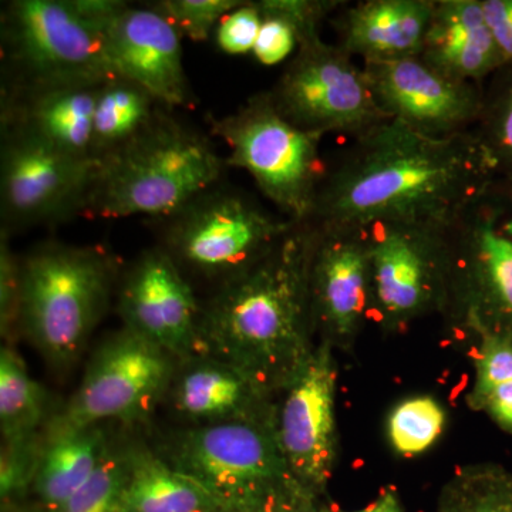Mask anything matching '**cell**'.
Wrapping results in <instances>:
<instances>
[{"mask_svg": "<svg viewBox=\"0 0 512 512\" xmlns=\"http://www.w3.org/2000/svg\"><path fill=\"white\" fill-rule=\"evenodd\" d=\"M436 0L346 2L329 20L338 45L362 63L420 56Z\"/></svg>", "mask_w": 512, "mask_h": 512, "instance_id": "obj_21", "label": "cell"}, {"mask_svg": "<svg viewBox=\"0 0 512 512\" xmlns=\"http://www.w3.org/2000/svg\"><path fill=\"white\" fill-rule=\"evenodd\" d=\"M330 346V340H323L286 387L275 423L289 471L312 494L328 484L336 458V370Z\"/></svg>", "mask_w": 512, "mask_h": 512, "instance_id": "obj_15", "label": "cell"}, {"mask_svg": "<svg viewBox=\"0 0 512 512\" xmlns=\"http://www.w3.org/2000/svg\"><path fill=\"white\" fill-rule=\"evenodd\" d=\"M208 124L228 148V167L247 171L278 214L293 222L312 220L329 171L320 154L323 136L286 120L269 92L254 94L225 116H208Z\"/></svg>", "mask_w": 512, "mask_h": 512, "instance_id": "obj_8", "label": "cell"}, {"mask_svg": "<svg viewBox=\"0 0 512 512\" xmlns=\"http://www.w3.org/2000/svg\"><path fill=\"white\" fill-rule=\"evenodd\" d=\"M45 396L16 350L0 352V426L5 443L33 439L45 410Z\"/></svg>", "mask_w": 512, "mask_h": 512, "instance_id": "obj_26", "label": "cell"}, {"mask_svg": "<svg viewBox=\"0 0 512 512\" xmlns=\"http://www.w3.org/2000/svg\"><path fill=\"white\" fill-rule=\"evenodd\" d=\"M346 512H406L404 511L402 501L394 490H384L372 504L357 511Z\"/></svg>", "mask_w": 512, "mask_h": 512, "instance_id": "obj_37", "label": "cell"}, {"mask_svg": "<svg viewBox=\"0 0 512 512\" xmlns=\"http://www.w3.org/2000/svg\"><path fill=\"white\" fill-rule=\"evenodd\" d=\"M130 477L123 512L225 511L210 491L194 478L146 450L128 451Z\"/></svg>", "mask_w": 512, "mask_h": 512, "instance_id": "obj_23", "label": "cell"}, {"mask_svg": "<svg viewBox=\"0 0 512 512\" xmlns=\"http://www.w3.org/2000/svg\"><path fill=\"white\" fill-rule=\"evenodd\" d=\"M109 451L99 426L50 436L33 480L40 500L50 511L62 507L96 473Z\"/></svg>", "mask_w": 512, "mask_h": 512, "instance_id": "obj_24", "label": "cell"}, {"mask_svg": "<svg viewBox=\"0 0 512 512\" xmlns=\"http://www.w3.org/2000/svg\"><path fill=\"white\" fill-rule=\"evenodd\" d=\"M153 221L158 248L185 278L218 282V288L255 265L296 224L224 181Z\"/></svg>", "mask_w": 512, "mask_h": 512, "instance_id": "obj_7", "label": "cell"}, {"mask_svg": "<svg viewBox=\"0 0 512 512\" xmlns=\"http://www.w3.org/2000/svg\"><path fill=\"white\" fill-rule=\"evenodd\" d=\"M104 46L117 77L143 87L168 109L194 106L183 63V36L154 3H124L104 28Z\"/></svg>", "mask_w": 512, "mask_h": 512, "instance_id": "obj_17", "label": "cell"}, {"mask_svg": "<svg viewBox=\"0 0 512 512\" xmlns=\"http://www.w3.org/2000/svg\"><path fill=\"white\" fill-rule=\"evenodd\" d=\"M127 328L156 343L175 359L201 355L202 305L191 282L163 249H147L127 269L119 289Z\"/></svg>", "mask_w": 512, "mask_h": 512, "instance_id": "obj_16", "label": "cell"}, {"mask_svg": "<svg viewBox=\"0 0 512 512\" xmlns=\"http://www.w3.org/2000/svg\"><path fill=\"white\" fill-rule=\"evenodd\" d=\"M5 444L0 470V490L2 498H10L22 491L30 480H35L43 448L37 451L33 439Z\"/></svg>", "mask_w": 512, "mask_h": 512, "instance_id": "obj_35", "label": "cell"}, {"mask_svg": "<svg viewBox=\"0 0 512 512\" xmlns=\"http://www.w3.org/2000/svg\"><path fill=\"white\" fill-rule=\"evenodd\" d=\"M315 222H296L255 265L202 305L201 355L234 367L262 392L288 387L311 356Z\"/></svg>", "mask_w": 512, "mask_h": 512, "instance_id": "obj_2", "label": "cell"}, {"mask_svg": "<svg viewBox=\"0 0 512 512\" xmlns=\"http://www.w3.org/2000/svg\"><path fill=\"white\" fill-rule=\"evenodd\" d=\"M284 512H332L328 508L318 507L315 504V494H308L302 497L301 500L296 501L295 504L291 505L288 510Z\"/></svg>", "mask_w": 512, "mask_h": 512, "instance_id": "obj_38", "label": "cell"}, {"mask_svg": "<svg viewBox=\"0 0 512 512\" xmlns=\"http://www.w3.org/2000/svg\"><path fill=\"white\" fill-rule=\"evenodd\" d=\"M101 84L0 96V126L37 138L66 156L93 161L94 110Z\"/></svg>", "mask_w": 512, "mask_h": 512, "instance_id": "obj_19", "label": "cell"}, {"mask_svg": "<svg viewBox=\"0 0 512 512\" xmlns=\"http://www.w3.org/2000/svg\"><path fill=\"white\" fill-rule=\"evenodd\" d=\"M318 227L311 271L313 326L326 340L348 342L372 306L365 228Z\"/></svg>", "mask_w": 512, "mask_h": 512, "instance_id": "obj_18", "label": "cell"}, {"mask_svg": "<svg viewBox=\"0 0 512 512\" xmlns=\"http://www.w3.org/2000/svg\"><path fill=\"white\" fill-rule=\"evenodd\" d=\"M446 414L429 396L404 400L390 414L387 433L390 443L403 456H417L429 450L441 436Z\"/></svg>", "mask_w": 512, "mask_h": 512, "instance_id": "obj_29", "label": "cell"}, {"mask_svg": "<svg viewBox=\"0 0 512 512\" xmlns=\"http://www.w3.org/2000/svg\"><path fill=\"white\" fill-rule=\"evenodd\" d=\"M447 309L512 340V181L494 177L447 227Z\"/></svg>", "mask_w": 512, "mask_h": 512, "instance_id": "obj_9", "label": "cell"}, {"mask_svg": "<svg viewBox=\"0 0 512 512\" xmlns=\"http://www.w3.org/2000/svg\"><path fill=\"white\" fill-rule=\"evenodd\" d=\"M494 177L476 131L434 138L390 119L353 138L329 167L311 221L356 228L450 224Z\"/></svg>", "mask_w": 512, "mask_h": 512, "instance_id": "obj_1", "label": "cell"}, {"mask_svg": "<svg viewBox=\"0 0 512 512\" xmlns=\"http://www.w3.org/2000/svg\"><path fill=\"white\" fill-rule=\"evenodd\" d=\"M117 258L101 245L46 242L22 259L20 328L52 365L82 355L109 308Z\"/></svg>", "mask_w": 512, "mask_h": 512, "instance_id": "obj_4", "label": "cell"}, {"mask_svg": "<svg viewBox=\"0 0 512 512\" xmlns=\"http://www.w3.org/2000/svg\"><path fill=\"white\" fill-rule=\"evenodd\" d=\"M268 92L286 120L323 137L356 138L390 120L377 104L362 64L322 36L299 46Z\"/></svg>", "mask_w": 512, "mask_h": 512, "instance_id": "obj_10", "label": "cell"}, {"mask_svg": "<svg viewBox=\"0 0 512 512\" xmlns=\"http://www.w3.org/2000/svg\"><path fill=\"white\" fill-rule=\"evenodd\" d=\"M128 477V451H109L90 480L52 512H123Z\"/></svg>", "mask_w": 512, "mask_h": 512, "instance_id": "obj_30", "label": "cell"}, {"mask_svg": "<svg viewBox=\"0 0 512 512\" xmlns=\"http://www.w3.org/2000/svg\"><path fill=\"white\" fill-rule=\"evenodd\" d=\"M436 512H512V471L493 463L460 468L444 484Z\"/></svg>", "mask_w": 512, "mask_h": 512, "instance_id": "obj_27", "label": "cell"}, {"mask_svg": "<svg viewBox=\"0 0 512 512\" xmlns=\"http://www.w3.org/2000/svg\"><path fill=\"white\" fill-rule=\"evenodd\" d=\"M485 20L490 26L505 64H512V0H481Z\"/></svg>", "mask_w": 512, "mask_h": 512, "instance_id": "obj_36", "label": "cell"}, {"mask_svg": "<svg viewBox=\"0 0 512 512\" xmlns=\"http://www.w3.org/2000/svg\"><path fill=\"white\" fill-rule=\"evenodd\" d=\"M174 384L177 412L198 426L262 419L256 416L261 389L234 367L207 356H198Z\"/></svg>", "mask_w": 512, "mask_h": 512, "instance_id": "obj_22", "label": "cell"}, {"mask_svg": "<svg viewBox=\"0 0 512 512\" xmlns=\"http://www.w3.org/2000/svg\"><path fill=\"white\" fill-rule=\"evenodd\" d=\"M22 316V259L13 254L9 235L0 234V326L10 336Z\"/></svg>", "mask_w": 512, "mask_h": 512, "instance_id": "obj_34", "label": "cell"}, {"mask_svg": "<svg viewBox=\"0 0 512 512\" xmlns=\"http://www.w3.org/2000/svg\"><path fill=\"white\" fill-rule=\"evenodd\" d=\"M362 66L380 109L424 136L467 133L480 119L485 86L448 79L419 56Z\"/></svg>", "mask_w": 512, "mask_h": 512, "instance_id": "obj_14", "label": "cell"}, {"mask_svg": "<svg viewBox=\"0 0 512 512\" xmlns=\"http://www.w3.org/2000/svg\"><path fill=\"white\" fill-rule=\"evenodd\" d=\"M258 5L262 26L252 55L266 67L289 62L299 49L298 32L288 19L269 8L266 0H258Z\"/></svg>", "mask_w": 512, "mask_h": 512, "instance_id": "obj_32", "label": "cell"}, {"mask_svg": "<svg viewBox=\"0 0 512 512\" xmlns=\"http://www.w3.org/2000/svg\"><path fill=\"white\" fill-rule=\"evenodd\" d=\"M168 463L210 491L228 512H284L312 494L292 476L275 423L266 419L184 431L171 444Z\"/></svg>", "mask_w": 512, "mask_h": 512, "instance_id": "obj_5", "label": "cell"}, {"mask_svg": "<svg viewBox=\"0 0 512 512\" xmlns=\"http://www.w3.org/2000/svg\"><path fill=\"white\" fill-rule=\"evenodd\" d=\"M175 357L127 326L101 345L79 390L49 429V437L141 419L174 382Z\"/></svg>", "mask_w": 512, "mask_h": 512, "instance_id": "obj_12", "label": "cell"}, {"mask_svg": "<svg viewBox=\"0 0 512 512\" xmlns=\"http://www.w3.org/2000/svg\"><path fill=\"white\" fill-rule=\"evenodd\" d=\"M96 164L46 146L42 141L2 130L0 221L2 234L62 224L82 217Z\"/></svg>", "mask_w": 512, "mask_h": 512, "instance_id": "obj_13", "label": "cell"}, {"mask_svg": "<svg viewBox=\"0 0 512 512\" xmlns=\"http://www.w3.org/2000/svg\"><path fill=\"white\" fill-rule=\"evenodd\" d=\"M474 131L497 177L512 181V64H505L485 84L483 110Z\"/></svg>", "mask_w": 512, "mask_h": 512, "instance_id": "obj_28", "label": "cell"}, {"mask_svg": "<svg viewBox=\"0 0 512 512\" xmlns=\"http://www.w3.org/2000/svg\"><path fill=\"white\" fill-rule=\"evenodd\" d=\"M261 26L258 0H242L238 8L231 10L218 23L214 32L215 45L225 55H252Z\"/></svg>", "mask_w": 512, "mask_h": 512, "instance_id": "obj_33", "label": "cell"}, {"mask_svg": "<svg viewBox=\"0 0 512 512\" xmlns=\"http://www.w3.org/2000/svg\"><path fill=\"white\" fill-rule=\"evenodd\" d=\"M419 57L448 79L478 86L505 66L481 0H436Z\"/></svg>", "mask_w": 512, "mask_h": 512, "instance_id": "obj_20", "label": "cell"}, {"mask_svg": "<svg viewBox=\"0 0 512 512\" xmlns=\"http://www.w3.org/2000/svg\"><path fill=\"white\" fill-rule=\"evenodd\" d=\"M173 111L161 110L140 136L96 164L82 218L160 220L224 181L227 158Z\"/></svg>", "mask_w": 512, "mask_h": 512, "instance_id": "obj_3", "label": "cell"}, {"mask_svg": "<svg viewBox=\"0 0 512 512\" xmlns=\"http://www.w3.org/2000/svg\"><path fill=\"white\" fill-rule=\"evenodd\" d=\"M448 224L383 222L366 227L372 306L383 326L399 329L431 311H446Z\"/></svg>", "mask_w": 512, "mask_h": 512, "instance_id": "obj_11", "label": "cell"}, {"mask_svg": "<svg viewBox=\"0 0 512 512\" xmlns=\"http://www.w3.org/2000/svg\"><path fill=\"white\" fill-rule=\"evenodd\" d=\"M154 6L173 23L180 35L191 42L204 43L227 13L242 0H160Z\"/></svg>", "mask_w": 512, "mask_h": 512, "instance_id": "obj_31", "label": "cell"}, {"mask_svg": "<svg viewBox=\"0 0 512 512\" xmlns=\"http://www.w3.org/2000/svg\"><path fill=\"white\" fill-rule=\"evenodd\" d=\"M0 96L117 77L104 29L84 18L72 0H10L0 13Z\"/></svg>", "mask_w": 512, "mask_h": 512, "instance_id": "obj_6", "label": "cell"}, {"mask_svg": "<svg viewBox=\"0 0 512 512\" xmlns=\"http://www.w3.org/2000/svg\"><path fill=\"white\" fill-rule=\"evenodd\" d=\"M168 109L138 84L113 77L101 84L94 110L92 150L94 164L106 160L140 136L161 110Z\"/></svg>", "mask_w": 512, "mask_h": 512, "instance_id": "obj_25", "label": "cell"}]
</instances>
